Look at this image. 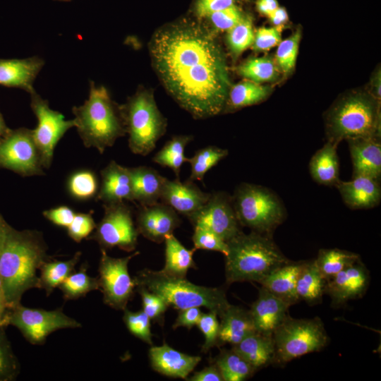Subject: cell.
Listing matches in <instances>:
<instances>
[{"instance_id":"obj_1","label":"cell","mask_w":381,"mask_h":381,"mask_svg":"<svg viewBox=\"0 0 381 381\" xmlns=\"http://www.w3.org/2000/svg\"><path fill=\"white\" fill-rule=\"evenodd\" d=\"M154 65L168 92L195 119L222 112L231 88L224 54L212 34L195 23L157 32Z\"/></svg>"},{"instance_id":"obj_2","label":"cell","mask_w":381,"mask_h":381,"mask_svg":"<svg viewBox=\"0 0 381 381\" xmlns=\"http://www.w3.org/2000/svg\"><path fill=\"white\" fill-rule=\"evenodd\" d=\"M47 250L40 231H18L11 226L0 251V276L4 298L10 309L20 303L28 290L40 289L37 270L49 260Z\"/></svg>"},{"instance_id":"obj_3","label":"cell","mask_w":381,"mask_h":381,"mask_svg":"<svg viewBox=\"0 0 381 381\" xmlns=\"http://www.w3.org/2000/svg\"><path fill=\"white\" fill-rule=\"evenodd\" d=\"M225 277L228 284L260 283L271 272L290 260L282 253L272 236L251 231L239 232L226 242Z\"/></svg>"},{"instance_id":"obj_4","label":"cell","mask_w":381,"mask_h":381,"mask_svg":"<svg viewBox=\"0 0 381 381\" xmlns=\"http://www.w3.org/2000/svg\"><path fill=\"white\" fill-rule=\"evenodd\" d=\"M75 127L86 147L100 154L126 133L120 107L116 105L104 86L90 83L88 98L72 109Z\"/></svg>"},{"instance_id":"obj_5","label":"cell","mask_w":381,"mask_h":381,"mask_svg":"<svg viewBox=\"0 0 381 381\" xmlns=\"http://www.w3.org/2000/svg\"><path fill=\"white\" fill-rule=\"evenodd\" d=\"M133 279L136 286L159 296L168 306L178 310L205 307L219 317L230 305L222 289L198 286L186 278L166 274L162 270L145 268L139 271Z\"/></svg>"},{"instance_id":"obj_6","label":"cell","mask_w":381,"mask_h":381,"mask_svg":"<svg viewBox=\"0 0 381 381\" xmlns=\"http://www.w3.org/2000/svg\"><path fill=\"white\" fill-rule=\"evenodd\" d=\"M372 95L353 92L340 99L326 116L328 140L380 137V105Z\"/></svg>"},{"instance_id":"obj_7","label":"cell","mask_w":381,"mask_h":381,"mask_svg":"<svg viewBox=\"0 0 381 381\" xmlns=\"http://www.w3.org/2000/svg\"><path fill=\"white\" fill-rule=\"evenodd\" d=\"M231 200L239 224L253 231L272 236L286 218L280 199L262 186L242 183Z\"/></svg>"},{"instance_id":"obj_8","label":"cell","mask_w":381,"mask_h":381,"mask_svg":"<svg viewBox=\"0 0 381 381\" xmlns=\"http://www.w3.org/2000/svg\"><path fill=\"white\" fill-rule=\"evenodd\" d=\"M120 110L130 150L135 155H147L164 135L167 125L153 97L147 92H138Z\"/></svg>"},{"instance_id":"obj_9","label":"cell","mask_w":381,"mask_h":381,"mask_svg":"<svg viewBox=\"0 0 381 381\" xmlns=\"http://www.w3.org/2000/svg\"><path fill=\"white\" fill-rule=\"evenodd\" d=\"M275 361L283 364L325 347L329 341L324 324L318 317L295 319L288 315L272 334Z\"/></svg>"},{"instance_id":"obj_10","label":"cell","mask_w":381,"mask_h":381,"mask_svg":"<svg viewBox=\"0 0 381 381\" xmlns=\"http://www.w3.org/2000/svg\"><path fill=\"white\" fill-rule=\"evenodd\" d=\"M8 325L18 328L25 339L34 345L43 344L47 336L58 329L82 326L79 322L66 315L61 308L47 310L27 308L21 303L10 309Z\"/></svg>"},{"instance_id":"obj_11","label":"cell","mask_w":381,"mask_h":381,"mask_svg":"<svg viewBox=\"0 0 381 381\" xmlns=\"http://www.w3.org/2000/svg\"><path fill=\"white\" fill-rule=\"evenodd\" d=\"M103 207L104 216L87 239L95 241L105 250L118 247L126 252L133 251L139 233L130 207L124 202Z\"/></svg>"},{"instance_id":"obj_12","label":"cell","mask_w":381,"mask_h":381,"mask_svg":"<svg viewBox=\"0 0 381 381\" xmlns=\"http://www.w3.org/2000/svg\"><path fill=\"white\" fill-rule=\"evenodd\" d=\"M101 253L98 282L104 303L114 309L123 310L136 288L128 272V262L140 252L119 258L109 256L104 249Z\"/></svg>"},{"instance_id":"obj_13","label":"cell","mask_w":381,"mask_h":381,"mask_svg":"<svg viewBox=\"0 0 381 381\" xmlns=\"http://www.w3.org/2000/svg\"><path fill=\"white\" fill-rule=\"evenodd\" d=\"M30 95V107L37 119L36 128L32 130V137L44 169H49L57 143L70 128L75 127V122L73 119L66 120L62 114L52 109L49 102L35 90Z\"/></svg>"},{"instance_id":"obj_14","label":"cell","mask_w":381,"mask_h":381,"mask_svg":"<svg viewBox=\"0 0 381 381\" xmlns=\"http://www.w3.org/2000/svg\"><path fill=\"white\" fill-rule=\"evenodd\" d=\"M0 169L11 170L23 176L44 174L31 129H11L0 141Z\"/></svg>"},{"instance_id":"obj_15","label":"cell","mask_w":381,"mask_h":381,"mask_svg":"<svg viewBox=\"0 0 381 381\" xmlns=\"http://www.w3.org/2000/svg\"><path fill=\"white\" fill-rule=\"evenodd\" d=\"M188 219L193 227L208 229L226 242L241 231L231 196L222 191L210 193L206 203Z\"/></svg>"},{"instance_id":"obj_16","label":"cell","mask_w":381,"mask_h":381,"mask_svg":"<svg viewBox=\"0 0 381 381\" xmlns=\"http://www.w3.org/2000/svg\"><path fill=\"white\" fill-rule=\"evenodd\" d=\"M181 222L179 214L162 202L140 206L136 216V228L139 234L157 243L164 242Z\"/></svg>"},{"instance_id":"obj_17","label":"cell","mask_w":381,"mask_h":381,"mask_svg":"<svg viewBox=\"0 0 381 381\" xmlns=\"http://www.w3.org/2000/svg\"><path fill=\"white\" fill-rule=\"evenodd\" d=\"M369 279V272L359 260L327 280L325 294L329 296L332 306L340 307L350 300L361 298Z\"/></svg>"},{"instance_id":"obj_18","label":"cell","mask_w":381,"mask_h":381,"mask_svg":"<svg viewBox=\"0 0 381 381\" xmlns=\"http://www.w3.org/2000/svg\"><path fill=\"white\" fill-rule=\"evenodd\" d=\"M210 193L202 191L193 181H180L179 179H165L160 200L178 214L188 217L198 211L208 200Z\"/></svg>"},{"instance_id":"obj_19","label":"cell","mask_w":381,"mask_h":381,"mask_svg":"<svg viewBox=\"0 0 381 381\" xmlns=\"http://www.w3.org/2000/svg\"><path fill=\"white\" fill-rule=\"evenodd\" d=\"M291 306L261 286L258 298L251 305L249 313L255 330L272 334L289 315Z\"/></svg>"},{"instance_id":"obj_20","label":"cell","mask_w":381,"mask_h":381,"mask_svg":"<svg viewBox=\"0 0 381 381\" xmlns=\"http://www.w3.org/2000/svg\"><path fill=\"white\" fill-rule=\"evenodd\" d=\"M101 183L96 195L103 205L132 201V183L128 167L111 161L100 171Z\"/></svg>"},{"instance_id":"obj_21","label":"cell","mask_w":381,"mask_h":381,"mask_svg":"<svg viewBox=\"0 0 381 381\" xmlns=\"http://www.w3.org/2000/svg\"><path fill=\"white\" fill-rule=\"evenodd\" d=\"M152 368L164 375L186 379L201 361L198 356H190L180 352L167 344L152 346L149 350Z\"/></svg>"},{"instance_id":"obj_22","label":"cell","mask_w":381,"mask_h":381,"mask_svg":"<svg viewBox=\"0 0 381 381\" xmlns=\"http://www.w3.org/2000/svg\"><path fill=\"white\" fill-rule=\"evenodd\" d=\"M44 60L34 56L26 59H0V85L35 91L34 82L44 66Z\"/></svg>"},{"instance_id":"obj_23","label":"cell","mask_w":381,"mask_h":381,"mask_svg":"<svg viewBox=\"0 0 381 381\" xmlns=\"http://www.w3.org/2000/svg\"><path fill=\"white\" fill-rule=\"evenodd\" d=\"M353 164V176H366L380 180L381 175L380 137H364L347 140Z\"/></svg>"},{"instance_id":"obj_24","label":"cell","mask_w":381,"mask_h":381,"mask_svg":"<svg viewBox=\"0 0 381 381\" xmlns=\"http://www.w3.org/2000/svg\"><path fill=\"white\" fill-rule=\"evenodd\" d=\"M336 186L349 208L368 209L380 203L381 188L379 180L366 176H356L349 181H339Z\"/></svg>"},{"instance_id":"obj_25","label":"cell","mask_w":381,"mask_h":381,"mask_svg":"<svg viewBox=\"0 0 381 381\" xmlns=\"http://www.w3.org/2000/svg\"><path fill=\"white\" fill-rule=\"evenodd\" d=\"M256 370L275 361V347L272 334L257 331L248 334L237 344L232 346Z\"/></svg>"},{"instance_id":"obj_26","label":"cell","mask_w":381,"mask_h":381,"mask_svg":"<svg viewBox=\"0 0 381 381\" xmlns=\"http://www.w3.org/2000/svg\"><path fill=\"white\" fill-rule=\"evenodd\" d=\"M219 318L218 345L234 346L256 331L249 310L239 306L230 304Z\"/></svg>"},{"instance_id":"obj_27","label":"cell","mask_w":381,"mask_h":381,"mask_svg":"<svg viewBox=\"0 0 381 381\" xmlns=\"http://www.w3.org/2000/svg\"><path fill=\"white\" fill-rule=\"evenodd\" d=\"M304 261L289 262L267 275L260 284L272 294L292 306L299 301L296 282Z\"/></svg>"},{"instance_id":"obj_28","label":"cell","mask_w":381,"mask_h":381,"mask_svg":"<svg viewBox=\"0 0 381 381\" xmlns=\"http://www.w3.org/2000/svg\"><path fill=\"white\" fill-rule=\"evenodd\" d=\"M133 202L140 206L155 204L160 199L165 177L155 169L140 166L129 168Z\"/></svg>"},{"instance_id":"obj_29","label":"cell","mask_w":381,"mask_h":381,"mask_svg":"<svg viewBox=\"0 0 381 381\" xmlns=\"http://www.w3.org/2000/svg\"><path fill=\"white\" fill-rule=\"evenodd\" d=\"M337 144L327 141L312 157L309 169L315 181L325 186H336L339 180V162Z\"/></svg>"},{"instance_id":"obj_30","label":"cell","mask_w":381,"mask_h":381,"mask_svg":"<svg viewBox=\"0 0 381 381\" xmlns=\"http://www.w3.org/2000/svg\"><path fill=\"white\" fill-rule=\"evenodd\" d=\"M327 280L322 276L315 260L304 261L296 282V295L310 306L320 303L325 294Z\"/></svg>"},{"instance_id":"obj_31","label":"cell","mask_w":381,"mask_h":381,"mask_svg":"<svg viewBox=\"0 0 381 381\" xmlns=\"http://www.w3.org/2000/svg\"><path fill=\"white\" fill-rule=\"evenodd\" d=\"M165 264L162 271L169 276L186 278L189 269L196 268L193 261V253L196 250L186 248L174 235L164 239Z\"/></svg>"},{"instance_id":"obj_32","label":"cell","mask_w":381,"mask_h":381,"mask_svg":"<svg viewBox=\"0 0 381 381\" xmlns=\"http://www.w3.org/2000/svg\"><path fill=\"white\" fill-rule=\"evenodd\" d=\"M270 87L248 80L231 87L222 111H235L256 104L265 100L270 94Z\"/></svg>"},{"instance_id":"obj_33","label":"cell","mask_w":381,"mask_h":381,"mask_svg":"<svg viewBox=\"0 0 381 381\" xmlns=\"http://www.w3.org/2000/svg\"><path fill=\"white\" fill-rule=\"evenodd\" d=\"M82 253L76 252L72 258L61 261L47 260L40 267V289L45 290L47 296L58 287L71 273L75 271V266L79 262Z\"/></svg>"},{"instance_id":"obj_34","label":"cell","mask_w":381,"mask_h":381,"mask_svg":"<svg viewBox=\"0 0 381 381\" xmlns=\"http://www.w3.org/2000/svg\"><path fill=\"white\" fill-rule=\"evenodd\" d=\"M223 381H243L257 371L233 348L224 349L215 359Z\"/></svg>"},{"instance_id":"obj_35","label":"cell","mask_w":381,"mask_h":381,"mask_svg":"<svg viewBox=\"0 0 381 381\" xmlns=\"http://www.w3.org/2000/svg\"><path fill=\"white\" fill-rule=\"evenodd\" d=\"M192 139L190 135L173 137L155 155L152 161L162 167L171 169L176 179H180L181 168L188 160V157L185 155V149Z\"/></svg>"},{"instance_id":"obj_36","label":"cell","mask_w":381,"mask_h":381,"mask_svg":"<svg viewBox=\"0 0 381 381\" xmlns=\"http://www.w3.org/2000/svg\"><path fill=\"white\" fill-rule=\"evenodd\" d=\"M361 260L355 253L338 248L320 249L315 260L322 276L327 281Z\"/></svg>"},{"instance_id":"obj_37","label":"cell","mask_w":381,"mask_h":381,"mask_svg":"<svg viewBox=\"0 0 381 381\" xmlns=\"http://www.w3.org/2000/svg\"><path fill=\"white\" fill-rule=\"evenodd\" d=\"M237 71L246 80L259 84L276 80L281 73L274 59L267 56L248 59Z\"/></svg>"},{"instance_id":"obj_38","label":"cell","mask_w":381,"mask_h":381,"mask_svg":"<svg viewBox=\"0 0 381 381\" xmlns=\"http://www.w3.org/2000/svg\"><path fill=\"white\" fill-rule=\"evenodd\" d=\"M228 154L227 150L216 146H207L198 150L192 157H188L190 174L188 180L202 181L205 174Z\"/></svg>"},{"instance_id":"obj_39","label":"cell","mask_w":381,"mask_h":381,"mask_svg":"<svg viewBox=\"0 0 381 381\" xmlns=\"http://www.w3.org/2000/svg\"><path fill=\"white\" fill-rule=\"evenodd\" d=\"M87 265L83 264L78 272H73L58 286L65 300H75L90 291L99 289L98 277L89 276Z\"/></svg>"},{"instance_id":"obj_40","label":"cell","mask_w":381,"mask_h":381,"mask_svg":"<svg viewBox=\"0 0 381 381\" xmlns=\"http://www.w3.org/2000/svg\"><path fill=\"white\" fill-rule=\"evenodd\" d=\"M96 174L89 169H80L68 178L66 188L69 195L78 200H87L96 197L99 190Z\"/></svg>"},{"instance_id":"obj_41","label":"cell","mask_w":381,"mask_h":381,"mask_svg":"<svg viewBox=\"0 0 381 381\" xmlns=\"http://www.w3.org/2000/svg\"><path fill=\"white\" fill-rule=\"evenodd\" d=\"M301 38V31L298 29L277 45L274 60L284 75H289L294 69Z\"/></svg>"},{"instance_id":"obj_42","label":"cell","mask_w":381,"mask_h":381,"mask_svg":"<svg viewBox=\"0 0 381 381\" xmlns=\"http://www.w3.org/2000/svg\"><path fill=\"white\" fill-rule=\"evenodd\" d=\"M254 34L252 18L245 16L238 23L227 31L226 42L231 53L238 56L252 47Z\"/></svg>"},{"instance_id":"obj_43","label":"cell","mask_w":381,"mask_h":381,"mask_svg":"<svg viewBox=\"0 0 381 381\" xmlns=\"http://www.w3.org/2000/svg\"><path fill=\"white\" fill-rule=\"evenodd\" d=\"M0 326V381H13L20 372V365L6 334Z\"/></svg>"},{"instance_id":"obj_44","label":"cell","mask_w":381,"mask_h":381,"mask_svg":"<svg viewBox=\"0 0 381 381\" xmlns=\"http://www.w3.org/2000/svg\"><path fill=\"white\" fill-rule=\"evenodd\" d=\"M123 311V320L131 334L147 344L152 345L151 320L147 314L143 310L132 312L126 308Z\"/></svg>"},{"instance_id":"obj_45","label":"cell","mask_w":381,"mask_h":381,"mask_svg":"<svg viewBox=\"0 0 381 381\" xmlns=\"http://www.w3.org/2000/svg\"><path fill=\"white\" fill-rule=\"evenodd\" d=\"M135 289L141 297L142 310L151 320L162 325L164 313L169 307L166 302L162 297L143 286H136Z\"/></svg>"},{"instance_id":"obj_46","label":"cell","mask_w":381,"mask_h":381,"mask_svg":"<svg viewBox=\"0 0 381 381\" xmlns=\"http://www.w3.org/2000/svg\"><path fill=\"white\" fill-rule=\"evenodd\" d=\"M192 240L196 250L217 251L222 253L224 256L228 253L227 243L208 229L194 227Z\"/></svg>"},{"instance_id":"obj_47","label":"cell","mask_w":381,"mask_h":381,"mask_svg":"<svg viewBox=\"0 0 381 381\" xmlns=\"http://www.w3.org/2000/svg\"><path fill=\"white\" fill-rule=\"evenodd\" d=\"M217 316L214 311L202 313L197 324L205 337V342L202 346V352H207L213 346L218 345L219 322Z\"/></svg>"},{"instance_id":"obj_48","label":"cell","mask_w":381,"mask_h":381,"mask_svg":"<svg viewBox=\"0 0 381 381\" xmlns=\"http://www.w3.org/2000/svg\"><path fill=\"white\" fill-rule=\"evenodd\" d=\"M97 224L92 212H78L75 214L71 224L66 228L68 236L77 243L87 238L95 229Z\"/></svg>"},{"instance_id":"obj_49","label":"cell","mask_w":381,"mask_h":381,"mask_svg":"<svg viewBox=\"0 0 381 381\" xmlns=\"http://www.w3.org/2000/svg\"><path fill=\"white\" fill-rule=\"evenodd\" d=\"M284 26L274 25L273 27L258 28L254 34L253 49L257 52H263L277 46L282 41Z\"/></svg>"},{"instance_id":"obj_50","label":"cell","mask_w":381,"mask_h":381,"mask_svg":"<svg viewBox=\"0 0 381 381\" xmlns=\"http://www.w3.org/2000/svg\"><path fill=\"white\" fill-rule=\"evenodd\" d=\"M242 11L235 4L212 13L208 17L214 27L221 31H228L243 18Z\"/></svg>"},{"instance_id":"obj_51","label":"cell","mask_w":381,"mask_h":381,"mask_svg":"<svg viewBox=\"0 0 381 381\" xmlns=\"http://www.w3.org/2000/svg\"><path fill=\"white\" fill-rule=\"evenodd\" d=\"M75 212L66 205H60L42 212L43 216L56 226L67 228L72 222Z\"/></svg>"},{"instance_id":"obj_52","label":"cell","mask_w":381,"mask_h":381,"mask_svg":"<svg viewBox=\"0 0 381 381\" xmlns=\"http://www.w3.org/2000/svg\"><path fill=\"white\" fill-rule=\"evenodd\" d=\"M236 0H197L196 14L200 17H207L213 13L226 8L234 4Z\"/></svg>"},{"instance_id":"obj_53","label":"cell","mask_w":381,"mask_h":381,"mask_svg":"<svg viewBox=\"0 0 381 381\" xmlns=\"http://www.w3.org/2000/svg\"><path fill=\"white\" fill-rule=\"evenodd\" d=\"M202 313L200 307H190L179 310L178 316L172 325L173 329L183 327L190 329L197 326Z\"/></svg>"},{"instance_id":"obj_54","label":"cell","mask_w":381,"mask_h":381,"mask_svg":"<svg viewBox=\"0 0 381 381\" xmlns=\"http://www.w3.org/2000/svg\"><path fill=\"white\" fill-rule=\"evenodd\" d=\"M186 380L189 381H223L222 375L214 363L195 372Z\"/></svg>"},{"instance_id":"obj_55","label":"cell","mask_w":381,"mask_h":381,"mask_svg":"<svg viewBox=\"0 0 381 381\" xmlns=\"http://www.w3.org/2000/svg\"><path fill=\"white\" fill-rule=\"evenodd\" d=\"M267 18L274 25H284L289 20V16L286 10L283 7H278Z\"/></svg>"},{"instance_id":"obj_56","label":"cell","mask_w":381,"mask_h":381,"mask_svg":"<svg viewBox=\"0 0 381 381\" xmlns=\"http://www.w3.org/2000/svg\"><path fill=\"white\" fill-rule=\"evenodd\" d=\"M258 11L267 17L279 7L277 0H257Z\"/></svg>"},{"instance_id":"obj_57","label":"cell","mask_w":381,"mask_h":381,"mask_svg":"<svg viewBox=\"0 0 381 381\" xmlns=\"http://www.w3.org/2000/svg\"><path fill=\"white\" fill-rule=\"evenodd\" d=\"M10 308L8 307L4 297L0 296V326H8V316Z\"/></svg>"},{"instance_id":"obj_58","label":"cell","mask_w":381,"mask_h":381,"mask_svg":"<svg viewBox=\"0 0 381 381\" xmlns=\"http://www.w3.org/2000/svg\"><path fill=\"white\" fill-rule=\"evenodd\" d=\"M11 226L0 213V251L5 243Z\"/></svg>"},{"instance_id":"obj_59","label":"cell","mask_w":381,"mask_h":381,"mask_svg":"<svg viewBox=\"0 0 381 381\" xmlns=\"http://www.w3.org/2000/svg\"><path fill=\"white\" fill-rule=\"evenodd\" d=\"M380 71H377L372 80L373 93L371 94L375 99H380Z\"/></svg>"},{"instance_id":"obj_60","label":"cell","mask_w":381,"mask_h":381,"mask_svg":"<svg viewBox=\"0 0 381 381\" xmlns=\"http://www.w3.org/2000/svg\"><path fill=\"white\" fill-rule=\"evenodd\" d=\"M9 128L4 119L2 114L0 112V141L9 133Z\"/></svg>"},{"instance_id":"obj_61","label":"cell","mask_w":381,"mask_h":381,"mask_svg":"<svg viewBox=\"0 0 381 381\" xmlns=\"http://www.w3.org/2000/svg\"><path fill=\"white\" fill-rule=\"evenodd\" d=\"M0 296H2L3 297H4V290H3V284H2V281H1V276H0Z\"/></svg>"},{"instance_id":"obj_62","label":"cell","mask_w":381,"mask_h":381,"mask_svg":"<svg viewBox=\"0 0 381 381\" xmlns=\"http://www.w3.org/2000/svg\"><path fill=\"white\" fill-rule=\"evenodd\" d=\"M59 1H70V0H59Z\"/></svg>"}]
</instances>
